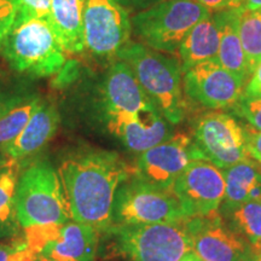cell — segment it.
<instances>
[{
	"mask_svg": "<svg viewBox=\"0 0 261 261\" xmlns=\"http://www.w3.org/2000/svg\"><path fill=\"white\" fill-rule=\"evenodd\" d=\"M241 11V8L225 9L213 15L219 29V51L215 60L246 85L250 73L238 32Z\"/></svg>",
	"mask_w": 261,
	"mask_h": 261,
	"instance_id": "cell-17",
	"label": "cell"
},
{
	"mask_svg": "<svg viewBox=\"0 0 261 261\" xmlns=\"http://www.w3.org/2000/svg\"><path fill=\"white\" fill-rule=\"evenodd\" d=\"M244 84L217 60L202 62L182 74L189 99L211 110L232 108L243 94Z\"/></svg>",
	"mask_w": 261,
	"mask_h": 261,
	"instance_id": "cell-13",
	"label": "cell"
},
{
	"mask_svg": "<svg viewBox=\"0 0 261 261\" xmlns=\"http://www.w3.org/2000/svg\"><path fill=\"white\" fill-rule=\"evenodd\" d=\"M24 97L19 96H12V94L6 93L4 91L0 90V115L4 114L6 110H9L10 108H12L15 104L21 102Z\"/></svg>",
	"mask_w": 261,
	"mask_h": 261,
	"instance_id": "cell-32",
	"label": "cell"
},
{
	"mask_svg": "<svg viewBox=\"0 0 261 261\" xmlns=\"http://www.w3.org/2000/svg\"><path fill=\"white\" fill-rule=\"evenodd\" d=\"M85 0H51V25L67 54L85 50L83 11Z\"/></svg>",
	"mask_w": 261,
	"mask_h": 261,
	"instance_id": "cell-19",
	"label": "cell"
},
{
	"mask_svg": "<svg viewBox=\"0 0 261 261\" xmlns=\"http://www.w3.org/2000/svg\"><path fill=\"white\" fill-rule=\"evenodd\" d=\"M100 232L91 225L69 220L38 254L41 261H94Z\"/></svg>",
	"mask_w": 261,
	"mask_h": 261,
	"instance_id": "cell-15",
	"label": "cell"
},
{
	"mask_svg": "<svg viewBox=\"0 0 261 261\" xmlns=\"http://www.w3.org/2000/svg\"><path fill=\"white\" fill-rule=\"evenodd\" d=\"M192 137L204 159L220 169L250 159L246 128L227 113L217 110L203 114Z\"/></svg>",
	"mask_w": 261,
	"mask_h": 261,
	"instance_id": "cell-10",
	"label": "cell"
},
{
	"mask_svg": "<svg viewBox=\"0 0 261 261\" xmlns=\"http://www.w3.org/2000/svg\"><path fill=\"white\" fill-rule=\"evenodd\" d=\"M210 15L195 0H163L130 18L132 33L145 46L174 55L194 25Z\"/></svg>",
	"mask_w": 261,
	"mask_h": 261,
	"instance_id": "cell-6",
	"label": "cell"
},
{
	"mask_svg": "<svg viewBox=\"0 0 261 261\" xmlns=\"http://www.w3.org/2000/svg\"><path fill=\"white\" fill-rule=\"evenodd\" d=\"M219 213L244 241L250 254L261 253V201L247 202Z\"/></svg>",
	"mask_w": 261,
	"mask_h": 261,
	"instance_id": "cell-21",
	"label": "cell"
},
{
	"mask_svg": "<svg viewBox=\"0 0 261 261\" xmlns=\"http://www.w3.org/2000/svg\"><path fill=\"white\" fill-rule=\"evenodd\" d=\"M104 256L123 261H179L191 252V242L180 223L113 225L104 231Z\"/></svg>",
	"mask_w": 261,
	"mask_h": 261,
	"instance_id": "cell-3",
	"label": "cell"
},
{
	"mask_svg": "<svg viewBox=\"0 0 261 261\" xmlns=\"http://www.w3.org/2000/svg\"><path fill=\"white\" fill-rule=\"evenodd\" d=\"M191 252L202 261H247V244L228 226L219 212L185 219Z\"/></svg>",
	"mask_w": 261,
	"mask_h": 261,
	"instance_id": "cell-14",
	"label": "cell"
},
{
	"mask_svg": "<svg viewBox=\"0 0 261 261\" xmlns=\"http://www.w3.org/2000/svg\"><path fill=\"white\" fill-rule=\"evenodd\" d=\"M0 54L17 73L47 77L62 70L67 52L48 22L29 19L15 22Z\"/></svg>",
	"mask_w": 261,
	"mask_h": 261,
	"instance_id": "cell-5",
	"label": "cell"
},
{
	"mask_svg": "<svg viewBox=\"0 0 261 261\" xmlns=\"http://www.w3.org/2000/svg\"><path fill=\"white\" fill-rule=\"evenodd\" d=\"M243 96L261 98V62L244 85Z\"/></svg>",
	"mask_w": 261,
	"mask_h": 261,
	"instance_id": "cell-30",
	"label": "cell"
},
{
	"mask_svg": "<svg viewBox=\"0 0 261 261\" xmlns=\"http://www.w3.org/2000/svg\"><path fill=\"white\" fill-rule=\"evenodd\" d=\"M179 261H202V260L197 255H196V254L190 252V253L185 254V255L182 256Z\"/></svg>",
	"mask_w": 261,
	"mask_h": 261,
	"instance_id": "cell-34",
	"label": "cell"
},
{
	"mask_svg": "<svg viewBox=\"0 0 261 261\" xmlns=\"http://www.w3.org/2000/svg\"><path fill=\"white\" fill-rule=\"evenodd\" d=\"M37 261H41V260L40 259H37Z\"/></svg>",
	"mask_w": 261,
	"mask_h": 261,
	"instance_id": "cell-37",
	"label": "cell"
},
{
	"mask_svg": "<svg viewBox=\"0 0 261 261\" xmlns=\"http://www.w3.org/2000/svg\"><path fill=\"white\" fill-rule=\"evenodd\" d=\"M185 219L173 191L163 190L143 180L135 172L117 189L113 207V225L180 223Z\"/></svg>",
	"mask_w": 261,
	"mask_h": 261,
	"instance_id": "cell-8",
	"label": "cell"
},
{
	"mask_svg": "<svg viewBox=\"0 0 261 261\" xmlns=\"http://www.w3.org/2000/svg\"><path fill=\"white\" fill-rule=\"evenodd\" d=\"M10 162V159L6 156L5 154H3L2 151H0V169L4 168L6 165Z\"/></svg>",
	"mask_w": 261,
	"mask_h": 261,
	"instance_id": "cell-35",
	"label": "cell"
},
{
	"mask_svg": "<svg viewBox=\"0 0 261 261\" xmlns=\"http://www.w3.org/2000/svg\"><path fill=\"white\" fill-rule=\"evenodd\" d=\"M238 32L249 73L252 75L261 62V9L255 11L242 10L240 15Z\"/></svg>",
	"mask_w": 261,
	"mask_h": 261,
	"instance_id": "cell-23",
	"label": "cell"
},
{
	"mask_svg": "<svg viewBox=\"0 0 261 261\" xmlns=\"http://www.w3.org/2000/svg\"><path fill=\"white\" fill-rule=\"evenodd\" d=\"M98 112L107 130L114 137L128 123L161 113L129 65L121 60L110 64L100 84Z\"/></svg>",
	"mask_w": 261,
	"mask_h": 261,
	"instance_id": "cell-7",
	"label": "cell"
},
{
	"mask_svg": "<svg viewBox=\"0 0 261 261\" xmlns=\"http://www.w3.org/2000/svg\"><path fill=\"white\" fill-rule=\"evenodd\" d=\"M126 62L152 103L172 125L184 120L188 103L182 89L180 61L173 55L152 50L139 41H129L117 54Z\"/></svg>",
	"mask_w": 261,
	"mask_h": 261,
	"instance_id": "cell-2",
	"label": "cell"
},
{
	"mask_svg": "<svg viewBox=\"0 0 261 261\" xmlns=\"http://www.w3.org/2000/svg\"><path fill=\"white\" fill-rule=\"evenodd\" d=\"M83 32L85 50L97 61L113 63L130 41L129 14L115 0H85Z\"/></svg>",
	"mask_w": 261,
	"mask_h": 261,
	"instance_id": "cell-9",
	"label": "cell"
},
{
	"mask_svg": "<svg viewBox=\"0 0 261 261\" xmlns=\"http://www.w3.org/2000/svg\"><path fill=\"white\" fill-rule=\"evenodd\" d=\"M196 160H205L188 133L172 135L167 140L139 154L135 174L163 190L173 191V185L185 168Z\"/></svg>",
	"mask_w": 261,
	"mask_h": 261,
	"instance_id": "cell-11",
	"label": "cell"
},
{
	"mask_svg": "<svg viewBox=\"0 0 261 261\" xmlns=\"http://www.w3.org/2000/svg\"><path fill=\"white\" fill-rule=\"evenodd\" d=\"M225 196L220 211L252 201H261V165L252 160L223 169Z\"/></svg>",
	"mask_w": 261,
	"mask_h": 261,
	"instance_id": "cell-18",
	"label": "cell"
},
{
	"mask_svg": "<svg viewBox=\"0 0 261 261\" xmlns=\"http://www.w3.org/2000/svg\"><path fill=\"white\" fill-rule=\"evenodd\" d=\"M247 261H261V253L250 254V256L248 257Z\"/></svg>",
	"mask_w": 261,
	"mask_h": 261,
	"instance_id": "cell-36",
	"label": "cell"
},
{
	"mask_svg": "<svg viewBox=\"0 0 261 261\" xmlns=\"http://www.w3.org/2000/svg\"><path fill=\"white\" fill-rule=\"evenodd\" d=\"M57 171L70 219L100 233L107 231L113 225L117 189L133 174V167L115 151L89 149L65 158Z\"/></svg>",
	"mask_w": 261,
	"mask_h": 261,
	"instance_id": "cell-1",
	"label": "cell"
},
{
	"mask_svg": "<svg viewBox=\"0 0 261 261\" xmlns=\"http://www.w3.org/2000/svg\"><path fill=\"white\" fill-rule=\"evenodd\" d=\"M60 114L54 104L40 100L19 135L3 146L0 151L10 160L19 161L34 155L56 135L60 126Z\"/></svg>",
	"mask_w": 261,
	"mask_h": 261,
	"instance_id": "cell-16",
	"label": "cell"
},
{
	"mask_svg": "<svg viewBox=\"0 0 261 261\" xmlns=\"http://www.w3.org/2000/svg\"><path fill=\"white\" fill-rule=\"evenodd\" d=\"M218 51L219 29L213 15H210L194 25L178 48L182 73L196 64L217 58Z\"/></svg>",
	"mask_w": 261,
	"mask_h": 261,
	"instance_id": "cell-20",
	"label": "cell"
},
{
	"mask_svg": "<svg viewBox=\"0 0 261 261\" xmlns=\"http://www.w3.org/2000/svg\"><path fill=\"white\" fill-rule=\"evenodd\" d=\"M17 11L16 0H0V47L15 25Z\"/></svg>",
	"mask_w": 261,
	"mask_h": 261,
	"instance_id": "cell-27",
	"label": "cell"
},
{
	"mask_svg": "<svg viewBox=\"0 0 261 261\" xmlns=\"http://www.w3.org/2000/svg\"><path fill=\"white\" fill-rule=\"evenodd\" d=\"M120 6H122L128 14H138L145 11L152 6L160 4L163 0H115Z\"/></svg>",
	"mask_w": 261,
	"mask_h": 261,
	"instance_id": "cell-29",
	"label": "cell"
},
{
	"mask_svg": "<svg viewBox=\"0 0 261 261\" xmlns=\"http://www.w3.org/2000/svg\"><path fill=\"white\" fill-rule=\"evenodd\" d=\"M247 132V150L254 161L261 165V132L255 129L246 128Z\"/></svg>",
	"mask_w": 261,
	"mask_h": 261,
	"instance_id": "cell-28",
	"label": "cell"
},
{
	"mask_svg": "<svg viewBox=\"0 0 261 261\" xmlns=\"http://www.w3.org/2000/svg\"><path fill=\"white\" fill-rule=\"evenodd\" d=\"M185 218L218 212L225 196L223 169L207 160H196L185 168L173 185Z\"/></svg>",
	"mask_w": 261,
	"mask_h": 261,
	"instance_id": "cell-12",
	"label": "cell"
},
{
	"mask_svg": "<svg viewBox=\"0 0 261 261\" xmlns=\"http://www.w3.org/2000/svg\"><path fill=\"white\" fill-rule=\"evenodd\" d=\"M17 18L16 22L41 19L51 24V0H16Z\"/></svg>",
	"mask_w": 261,
	"mask_h": 261,
	"instance_id": "cell-24",
	"label": "cell"
},
{
	"mask_svg": "<svg viewBox=\"0 0 261 261\" xmlns=\"http://www.w3.org/2000/svg\"><path fill=\"white\" fill-rule=\"evenodd\" d=\"M38 256L29 249L24 241L0 243V261H37Z\"/></svg>",
	"mask_w": 261,
	"mask_h": 261,
	"instance_id": "cell-26",
	"label": "cell"
},
{
	"mask_svg": "<svg viewBox=\"0 0 261 261\" xmlns=\"http://www.w3.org/2000/svg\"><path fill=\"white\" fill-rule=\"evenodd\" d=\"M240 8L244 11H255L261 9V0H240Z\"/></svg>",
	"mask_w": 261,
	"mask_h": 261,
	"instance_id": "cell-33",
	"label": "cell"
},
{
	"mask_svg": "<svg viewBox=\"0 0 261 261\" xmlns=\"http://www.w3.org/2000/svg\"><path fill=\"white\" fill-rule=\"evenodd\" d=\"M236 115L246 120L248 125L261 132V98L241 96L238 102L231 108Z\"/></svg>",
	"mask_w": 261,
	"mask_h": 261,
	"instance_id": "cell-25",
	"label": "cell"
},
{
	"mask_svg": "<svg viewBox=\"0 0 261 261\" xmlns=\"http://www.w3.org/2000/svg\"><path fill=\"white\" fill-rule=\"evenodd\" d=\"M198 4L203 5L210 11H221L225 9L240 8V0H195Z\"/></svg>",
	"mask_w": 261,
	"mask_h": 261,
	"instance_id": "cell-31",
	"label": "cell"
},
{
	"mask_svg": "<svg viewBox=\"0 0 261 261\" xmlns=\"http://www.w3.org/2000/svg\"><path fill=\"white\" fill-rule=\"evenodd\" d=\"M16 207L23 230L46 225H63L70 220L58 171L46 160L31 163L19 174Z\"/></svg>",
	"mask_w": 261,
	"mask_h": 261,
	"instance_id": "cell-4",
	"label": "cell"
},
{
	"mask_svg": "<svg viewBox=\"0 0 261 261\" xmlns=\"http://www.w3.org/2000/svg\"><path fill=\"white\" fill-rule=\"evenodd\" d=\"M18 177L19 166L14 160L0 169V241L14 237L21 227L16 207Z\"/></svg>",
	"mask_w": 261,
	"mask_h": 261,
	"instance_id": "cell-22",
	"label": "cell"
}]
</instances>
